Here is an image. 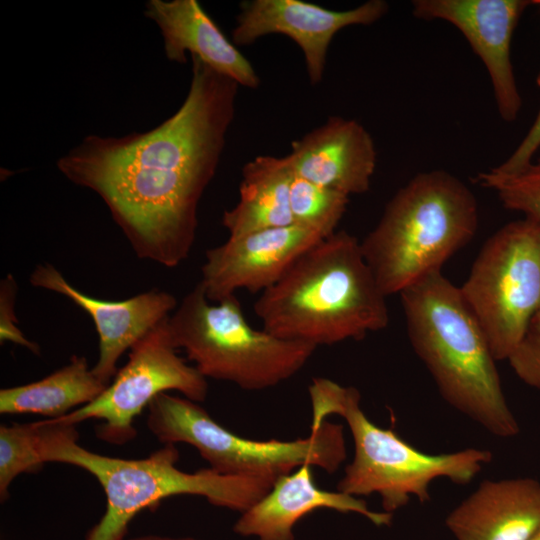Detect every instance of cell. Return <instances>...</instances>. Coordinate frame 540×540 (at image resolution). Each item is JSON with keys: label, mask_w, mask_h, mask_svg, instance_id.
Returning <instances> with one entry per match:
<instances>
[{"label": "cell", "mask_w": 540, "mask_h": 540, "mask_svg": "<svg viewBox=\"0 0 540 540\" xmlns=\"http://www.w3.org/2000/svg\"><path fill=\"white\" fill-rule=\"evenodd\" d=\"M187 96L168 119L122 137L88 135L57 161L95 192L139 258L173 268L190 254L199 201L213 179L240 86L191 56Z\"/></svg>", "instance_id": "6da1fadb"}, {"label": "cell", "mask_w": 540, "mask_h": 540, "mask_svg": "<svg viewBox=\"0 0 540 540\" xmlns=\"http://www.w3.org/2000/svg\"><path fill=\"white\" fill-rule=\"evenodd\" d=\"M386 298L360 241L340 230L308 248L260 293L254 312L266 332L318 347L386 328Z\"/></svg>", "instance_id": "7a4b0ae2"}, {"label": "cell", "mask_w": 540, "mask_h": 540, "mask_svg": "<svg viewBox=\"0 0 540 540\" xmlns=\"http://www.w3.org/2000/svg\"><path fill=\"white\" fill-rule=\"evenodd\" d=\"M399 295L410 344L442 398L490 434L516 436L496 360L459 287L439 270Z\"/></svg>", "instance_id": "3957f363"}, {"label": "cell", "mask_w": 540, "mask_h": 540, "mask_svg": "<svg viewBox=\"0 0 540 540\" xmlns=\"http://www.w3.org/2000/svg\"><path fill=\"white\" fill-rule=\"evenodd\" d=\"M44 433L40 454L44 463H63L93 475L104 490L106 509L84 540H125L131 520L142 510L178 495L201 496L215 506L241 513L258 502L273 480L220 474L211 468L180 470L175 444L140 459L111 457L78 443L76 425L41 420Z\"/></svg>", "instance_id": "277c9868"}, {"label": "cell", "mask_w": 540, "mask_h": 540, "mask_svg": "<svg viewBox=\"0 0 540 540\" xmlns=\"http://www.w3.org/2000/svg\"><path fill=\"white\" fill-rule=\"evenodd\" d=\"M478 222V204L465 183L443 170L421 172L395 193L360 243L389 296L441 270L474 238Z\"/></svg>", "instance_id": "5b68a950"}, {"label": "cell", "mask_w": 540, "mask_h": 540, "mask_svg": "<svg viewBox=\"0 0 540 540\" xmlns=\"http://www.w3.org/2000/svg\"><path fill=\"white\" fill-rule=\"evenodd\" d=\"M312 420L310 430L331 415L343 418L354 443V456L345 467L337 490L351 496L377 494L383 511L393 514L412 497L430 500L429 487L440 478L459 485L470 483L493 459L489 450L466 448L429 454L418 450L392 429L379 427L361 408L360 392L330 379L317 377L308 388Z\"/></svg>", "instance_id": "8992f818"}, {"label": "cell", "mask_w": 540, "mask_h": 540, "mask_svg": "<svg viewBox=\"0 0 540 540\" xmlns=\"http://www.w3.org/2000/svg\"><path fill=\"white\" fill-rule=\"evenodd\" d=\"M167 327L174 347L182 349L206 379L250 391L290 379L317 348L252 328L235 295L211 304L200 282L177 305Z\"/></svg>", "instance_id": "52a82bcc"}, {"label": "cell", "mask_w": 540, "mask_h": 540, "mask_svg": "<svg viewBox=\"0 0 540 540\" xmlns=\"http://www.w3.org/2000/svg\"><path fill=\"white\" fill-rule=\"evenodd\" d=\"M147 408L146 424L158 441L193 446L220 474L275 481L304 464L334 473L347 457L343 425L328 420L306 438L254 440L224 428L185 397L161 393Z\"/></svg>", "instance_id": "ba28073f"}, {"label": "cell", "mask_w": 540, "mask_h": 540, "mask_svg": "<svg viewBox=\"0 0 540 540\" xmlns=\"http://www.w3.org/2000/svg\"><path fill=\"white\" fill-rule=\"evenodd\" d=\"M459 289L495 360H508L540 308V222L524 216L498 229Z\"/></svg>", "instance_id": "9c48e42d"}, {"label": "cell", "mask_w": 540, "mask_h": 540, "mask_svg": "<svg viewBox=\"0 0 540 540\" xmlns=\"http://www.w3.org/2000/svg\"><path fill=\"white\" fill-rule=\"evenodd\" d=\"M167 320L131 347L126 364L98 398L53 420L70 425L100 420L95 429L97 438L123 445L136 437V417L159 394L175 390L194 402L204 401L207 379L177 354Z\"/></svg>", "instance_id": "30bf717a"}, {"label": "cell", "mask_w": 540, "mask_h": 540, "mask_svg": "<svg viewBox=\"0 0 540 540\" xmlns=\"http://www.w3.org/2000/svg\"><path fill=\"white\" fill-rule=\"evenodd\" d=\"M388 11L383 0H369L350 10L335 11L302 0H247L240 4L232 30L235 46H248L269 34H283L302 50L312 85L323 78L329 45L347 26L371 25Z\"/></svg>", "instance_id": "8fae6325"}, {"label": "cell", "mask_w": 540, "mask_h": 540, "mask_svg": "<svg viewBox=\"0 0 540 540\" xmlns=\"http://www.w3.org/2000/svg\"><path fill=\"white\" fill-rule=\"evenodd\" d=\"M527 0H415L412 12L423 20H444L454 25L482 60L492 83L500 117L513 122L522 108L511 60L514 31Z\"/></svg>", "instance_id": "7c38bea8"}, {"label": "cell", "mask_w": 540, "mask_h": 540, "mask_svg": "<svg viewBox=\"0 0 540 540\" xmlns=\"http://www.w3.org/2000/svg\"><path fill=\"white\" fill-rule=\"evenodd\" d=\"M323 238L319 232L296 224L228 237L206 251L199 282L210 302L218 303L239 290L262 293Z\"/></svg>", "instance_id": "4fadbf2b"}, {"label": "cell", "mask_w": 540, "mask_h": 540, "mask_svg": "<svg viewBox=\"0 0 540 540\" xmlns=\"http://www.w3.org/2000/svg\"><path fill=\"white\" fill-rule=\"evenodd\" d=\"M29 281L34 287L67 297L90 315L99 338L98 359L92 371L106 385L116 375L123 353L168 319L178 305L174 295L159 289L119 301L91 297L72 286L49 263L37 265Z\"/></svg>", "instance_id": "5bb4252c"}, {"label": "cell", "mask_w": 540, "mask_h": 540, "mask_svg": "<svg viewBox=\"0 0 540 540\" xmlns=\"http://www.w3.org/2000/svg\"><path fill=\"white\" fill-rule=\"evenodd\" d=\"M294 173L348 196L370 189L377 162L374 140L353 119L330 116L291 143L287 155Z\"/></svg>", "instance_id": "9a60e30c"}, {"label": "cell", "mask_w": 540, "mask_h": 540, "mask_svg": "<svg viewBox=\"0 0 540 540\" xmlns=\"http://www.w3.org/2000/svg\"><path fill=\"white\" fill-rule=\"evenodd\" d=\"M312 468L304 464L278 477L258 502L241 513L233 526L234 532L257 540H295L296 523L320 508L355 513L378 527L392 523L393 514L373 511L364 499L319 488Z\"/></svg>", "instance_id": "2e32d148"}, {"label": "cell", "mask_w": 540, "mask_h": 540, "mask_svg": "<svg viewBox=\"0 0 540 540\" xmlns=\"http://www.w3.org/2000/svg\"><path fill=\"white\" fill-rule=\"evenodd\" d=\"M445 524L456 540H528L540 528V482L484 480L450 511Z\"/></svg>", "instance_id": "e0dca14e"}, {"label": "cell", "mask_w": 540, "mask_h": 540, "mask_svg": "<svg viewBox=\"0 0 540 540\" xmlns=\"http://www.w3.org/2000/svg\"><path fill=\"white\" fill-rule=\"evenodd\" d=\"M144 14L158 26L169 61L184 64L188 52L241 86L260 85L251 63L197 0H149Z\"/></svg>", "instance_id": "ac0fdd59"}, {"label": "cell", "mask_w": 540, "mask_h": 540, "mask_svg": "<svg viewBox=\"0 0 540 540\" xmlns=\"http://www.w3.org/2000/svg\"><path fill=\"white\" fill-rule=\"evenodd\" d=\"M294 171L288 156H257L242 168L239 201L223 213L228 237L294 224L290 186Z\"/></svg>", "instance_id": "d6986e66"}, {"label": "cell", "mask_w": 540, "mask_h": 540, "mask_svg": "<svg viewBox=\"0 0 540 540\" xmlns=\"http://www.w3.org/2000/svg\"><path fill=\"white\" fill-rule=\"evenodd\" d=\"M108 385L89 367L84 356L69 362L46 377L0 390V413L39 414L59 418L98 398Z\"/></svg>", "instance_id": "ffe728a7"}, {"label": "cell", "mask_w": 540, "mask_h": 540, "mask_svg": "<svg viewBox=\"0 0 540 540\" xmlns=\"http://www.w3.org/2000/svg\"><path fill=\"white\" fill-rule=\"evenodd\" d=\"M349 196L329 189L295 173L290 186V210L293 223L328 237L344 216Z\"/></svg>", "instance_id": "44dd1931"}, {"label": "cell", "mask_w": 540, "mask_h": 540, "mask_svg": "<svg viewBox=\"0 0 540 540\" xmlns=\"http://www.w3.org/2000/svg\"><path fill=\"white\" fill-rule=\"evenodd\" d=\"M44 426L41 421L0 426V500L9 497L13 481L23 473L37 472L43 466L40 450Z\"/></svg>", "instance_id": "7402d4cb"}, {"label": "cell", "mask_w": 540, "mask_h": 540, "mask_svg": "<svg viewBox=\"0 0 540 540\" xmlns=\"http://www.w3.org/2000/svg\"><path fill=\"white\" fill-rule=\"evenodd\" d=\"M476 181L494 190L506 209L522 212L540 222V158L512 175L491 169L480 172Z\"/></svg>", "instance_id": "603a6c76"}, {"label": "cell", "mask_w": 540, "mask_h": 540, "mask_svg": "<svg viewBox=\"0 0 540 540\" xmlns=\"http://www.w3.org/2000/svg\"><path fill=\"white\" fill-rule=\"evenodd\" d=\"M516 376L530 387L540 389V308L507 360Z\"/></svg>", "instance_id": "cb8c5ba5"}, {"label": "cell", "mask_w": 540, "mask_h": 540, "mask_svg": "<svg viewBox=\"0 0 540 540\" xmlns=\"http://www.w3.org/2000/svg\"><path fill=\"white\" fill-rule=\"evenodd\" d=\"M16 293L17 283L14 277L8 274L0 283V341L12 342L39 355L38 344L28 340L16 325L18 322L14 310Z\"/></svg>", "instance_id": "d4e9b609"}, {"label": "cell", "mask_w": 540, "mask_h": 540, "mask_svg": "<svg viewBox=\"0 0 540 540\" xmlns=\"http://www.w3.org/2000/svg\"><path fill=\"white\" fill-rule=\"evenodd\" d=\"M536 84L540 90V72L536 76ZM539 148L540 107L534 122L516 149L503 163L492 168L491 170L502 175H512L518 173L533 162V156Z\"/></svg>", "instance_id": "484cf974"}, {"label": "cell", "mask_w": 540, "mask_h": 540, "mask_svg": "<svg viewBox=\"0 0 540 540\" xmlns=\"http://www.w3.org/2000/svg\"><path fill=\"white\" fill-rule=\"evenodd\" d=\"M127 540H199V539H196L193 537H168V536H160V535H143V536L130 538Z\"/></svg>", "instance_id": "4316f807"}, {"label": "cell", "mask_w": 540, "mask_h": 540, "mask_svg": "<svg viewBox=\"0 0 540 540\" xmlns=\"http://www.w3.org/2000/svg\"><path fill=\"white\" fill-rule=\"evenodd\" d=\"M528 540H540V528Z\"/></svg>", "instance_id": "83f0119b"}, {"label": "cell", "mask_w": 540, "mask_h": 540, "mask_svg": "<svg viewBox=\"0 0 540 540\" xmlns=\"http://www.w3.org/2000/svg\"><path fill=\"white\" fill-rule=\"evenodd\" d=\"M534 4H537V5H539V6H540V0H536V1H534Z\"/></svg>", "instance_id": "f1b7e54d"}]
</instances>
